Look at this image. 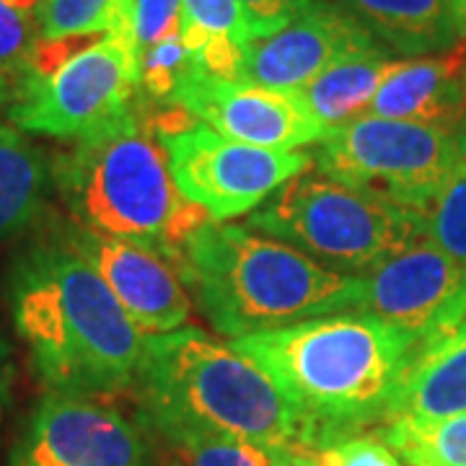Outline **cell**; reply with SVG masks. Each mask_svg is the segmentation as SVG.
<instances>
[{
	"instance_id": "836d02e7",
	"label": "cell",
	"mask_w": 466,
	"mask_h": 466,
	"mask_svg": "<svg viewBox=\"0 0 466 466\" xmlns=\"http://www.w3.org/2000/svg\"><path fill=\"white\" fill-rule=\"evenodd\" d=\"M11 3H16L21 11H26V14H32L36 18V11H39V3L42 0H11Z\"/></svg>"
},
{
	"instance_id": "603a6c76",
	"label": "cell",
	"mask_w": 466,
	"mask_h": 466,
	"mask_svg": "<svg viewBox=\"0 0 466 466\" xmlns=\"http://www.w3.org/2000/svg\"><path fill=\"white\" fill-rule=\"evenodd\" d=\"M179 36L195 55L216 45L247 47L251 39L238 0H182Z\"/></svg>"
},
{
	"instance_id": "6da1fadb",
	"label": "cell",
	"mask_w": 466,
	"mask_h": 466,
	"mask_svg": "<svg viewBox=\"0 0 466 466\" xmlns=\"http://www.w3.org/2000/svg\"><path fill=\"white\" fill-rule=\"evenodd\" d=\"M5 296L50 391L99 397L133 389L146 334L60 231L11 262Z\"/></svg>"
},
{
	"instance_id": "83f0119b",
	"label": "cell",
	"mask_w": 466,
	"mask_h": 466,
	"mask_svg": "<svg viewBox=\"0 0 466 466\" xmlns=\"http://www.w3.org/2000/svg\"><path fill=\"white\" fill-rule=\"evenodd\" d=\"M319 466H404L379 435H350L317 451Z\"/></svg>"
},
{
	"instance_id": "5bb4252c",
	"label": "cell",
	"mask_w": 466,
	"mask_h": 466,
	"mask_svg": "<svg viewBox=\"0 0 466 466\" xmlns=\"http://www.w3.org/2000/svg\"><path fill=\"white\" fill-rule=\"evenodd\" d=\"M370 45L376 39L334 0H306L278 32L247 42L238 81L299 91L345 55Z\"/></svg>"
},
{
	"instance_id": "3957f363",
	"label": "cell",
	"mask_w": 466,
	"mask_h": 466,
	"mask_svg": "<svg viewBox=\"0 0 466 466\" xmlns=\"http://www.w3.org/2000/svg\"><path fill=\"white\" fill-rule=\"evenodd\" d=\"M50 164L52 187L73 223L133 241L171 265H182L189 238L213 220L179 192L143 104L99 133L73 140Z\"/></svg>"
},
{
	"instance_id": "7402d4cb",
	"label": "cell",
	"mask_w": 466,
	"mask_h": 466,
	"mask_svg": "<svg viewBox=\"0 0 466 466\" xmlns=\"http://www.w3.org/2000/svg\"><path fill=\"white\" fill-rule=\"evenodd\" d=\"M459 150L425 210V236L466 267V116L456 127Z\"/></svg>"
},
{
	"instance_id": "484cf974",
	"label": "cell",
	"mask_w": 466,
	"mask_h": 466,
	"mask_svg": "<svg viewBox=\"0 0 466 466\" xmlns=\"http://www.w3.org/2000/svg\"><path fill=\"white\" fill-rule=\"evenodd\" d=\"M119 0H42L36 26L42 39L115 32Z\"/></svg>"
},
{
	"instance_id": "e0dca14e",
	"label": "cell",
	"mask_w": 466,
	"mask_h": 466,
	"mask_svg": "<svg viewBox=\"0 0 466 466\" xmlns=\"http://www.w3.org/2000/svg\"><path fill=\"white\" fill-rule=\"evenodd\" d=\"M376 42L400 55H438L461 42L451 0H334Z\"/></svg>"
},
{
	"instance_id": "f1b7e54d",
	"label": "cell",
	"mask_w": 466,
	"mask_h": 466,
	"mask_svg": "<svg viewBox=\"0 0 466 466\" xmlns=\"http://www.w3.org/2000/svg\"><path fill=\"white\" fill-rule=\"evenodd\" d=\"M238 3H241V11L247 16V26L254 39V36L278 32L306 0H238Z\"/></svg>"
},
{
	"instance_id": "9a60e30c",
	"label": "cell",
	"mask_w": 466,
	"mask_h": 466,
	"mask_svg": "<svg viewBox=\"0 0 466 466\" xmlns=\"http://www.w3.org/2000/svg\"><path fill=\"white\" fill-rule=\"evenodd\" d=\"M368 115L456 130L466 116V39L431 57L401 60Z\"/></svg>"
},
{
	"instance_id": "277c9868",
	"label": "cell",
	"mask_w": 466,
	"mask_h": 466,
	"mask_svg": "<svg viewBox=\"0 0 466 466\" xmlns=\"http://www.w3.org/2000/svg\"><path fill=\"white\" fill-rule=\"evenodd\" d=\"M202 314L233 339L309 319L366 311L363 275L319 265L249 226L205 223L179 265Z\"/></svg>"
},
{
	"instance_id": "8fae6325",
	"label": "cell",
	"mask_w": 466,
	"mask_h": 466,
	"mask_svg": "<svg viewBox=\"0 0 466 466\" xmlns=\"http://www.w3.org/2000/svg\"><path fill=\"white\" fill-rule=\"evenodd\" d=\"M366 311L417 342L466 321V267L425 236L363 275Z\"/></svg>"
},
{
	"instance_id": "1f68e13d",
	"label": "cell",
	"mask_w": 466,
	"mask_h": 466,
	"mask_svg": "<svg viewBox=\"0 0 466 466\" xmlns=\"http://www.w3.org/2000/svg\"><path fill=\"white\" fill-rule=\"evenodd\" d=\"M451 11H453V21H456L459 36L466 39V0H451Z\"/></svg>"
},
{
	"instance_id": "44dd1931",
	"label": "cell",
	"mask_w": 466,
	"mask_h": 466,
	"mask_svg": "<svg viewBox=\"0 0 466 466\" xmlns=\"http://www.w3.org/2000/svg\"><path fill=\"white\" fill-rule=\"evenodd\" d=\"M161 441L164 466H275L272 453L233 435L192 428H150Z\"/></svg>"
},
{
	"instance_id": "4316f807",
	"label": "cell",
	"mask_w": 466,
	"mask_h": 466,
	"mask_svg": "<svg viewBox=\"0 0 466 466\" xmlns=\"http://www.w3.org/2000/svg\"><path fill=\"white\" fill-rule=\"evenodd\" d=\"M36 39V18L21 11L16 3L0 0V76L8 78L16 91L26 78Z\"/></svg>"
},
{
	"instance_id": "ba28073f",
	"label": "cell",
	"mask_w": 466,
	"mask_h": 466,
	"mask_svg": "<svg viewBox=\"0 0 466 466\" xmlns=\"http://www.w3.org/2000/svg\"><path fill=\"white\" fill-rule=\"evenodd\" d=\"M137 104V55L125 39L106 34L52 76L21 86L8 119L21 133L73 143L119 122Z\"/></svg>"
},
{
	"instance_id": "d6986e66",
	"label": "cell",
	"mask_w": 466,
	"mask_h": 466,
	"mask_svg": "<svg viewBox=\"0 0 466 466\" xmlns=\"http://www.w3.org/2000/svg\"><path fill=\"white\" fill-rule=\"evenodd\" d=\"M52 164L14 125H0V241L26 231L47 205Z\"/></svg>"
},
{
	"instance_id": "cb8c5ba5",
	"label": "cell",
	"mask_w": 466,
	"mask_h": 466,
	"mask_svg": "<svg viewBox=\"0 0 466 466\" xmlns=\"http://www.w3.org/2000/svg\"><path fill=\"white\" fill-rule=\"evenodd\" d=\"M198 70L195 52L184 45L182 36H171L137 55L140 96L150 104H171L184 81Z\"/></svg>"
},
{
	"instance_id": "5b68a950",
	"label": "cell",
	"mask_w": 466,
	"mask_h": 466,
	"mask_svg": "<svg viewBox=\"0 0 466 466\" xmlns=\"http://www.w3.org/2000/svg\"><path fill=\"white\" fill-rule=\"evenodd\" d=\"M135 389L148 428L233 435L272 456L306 446L299 412L267 370L198 329L148 334Z\"/></svg>"
},
{
	"instance_id": "9c48e42d",
	"label": "cell",
	"mask_w": 466,
	"mask_h": 466,
	"mask_svg": "<svg viewBox=\"0 0 466 466\" xmlns=\"http://www.w3.org/2000/svg\"><path fill=\"white\" fill-rule=\"evenodd\" d=\"M158 137L179 192L220 223L254 213L283 184L314 167L309 153L238 143L200 119Z\"/></svg>"
},
{
	"instance_id": "52a82bcc",
	"label": "cell",
	"mask_w": 466,
	"mask_h": 466,
	"mask_svg": "<svg viewBox=\"0 0 466 466\" xmlns=\"http://www.w3.org/2000/svg\"><path fill=\"white\" fill-rule=\"evenodd\" d=\"M456 150V130L363 115L319 140L314 168L425 213Z\"/></svg>"
},
{
	"instance_id": "d6a6232c",
	"label": "cell",
	"mask_w": 466,
	"mask_h": 466,
	"mask_svg": "<svg viewBox=\"0 0 466 466\" xmlns=\"http://www.w3.org/2000/svg\"><path fill=\"white\" fill-rule=\"evenodd\" d=\"M14 99H16V88H14V84H11L8 78L0 76V109H3V106H11Z\"/></svg>"
},
{
	"instance_id": "8992f818",
	"label": "cell",
	"mask_w": 466,
	"mask_h": 466,
	"mask_svg": "<svg viewBox=\"0 0 466 466\" xmlns=\"http://www.w3.org/2000/svg\"><path fill=\"white\" fill-rule=\"evenodd\" d=\"M249 228L329 269L366 275L425 238V213L381 192L303 171L251 213Z\"/></svg>"
},
{
	"instance_id": "2e32d148",
	"label": "cell",
	"mask_w": 466,
	"mask_h": 466,
	"mask_svg": "<svg viewBox=\"0 0 466 466\" xmlns=\"http://www.w3.org/2000/svg\"><path fill=\"white\" fill-rule=\"evenodd\" d=\"M459 415H466V321L417 342L391 410L420 422Z\"/></svg>"
},
{
	"instance_id": "f546056e",
	"label": "cell",
	"mask_w": 466,
	"mask_h": 466,
	"mask_svg": "<svg viewBox=\"0 0 466 466\" xmlns=\"http://www.w3.org/2000/svg\"><path fill=\"white\" fill-rule=\"evenodd\" d=\"M11 383H14V360H11V345L0 332V425L5 420L8 404H11Z\"/></svg>"
},
{
	"instance_id": "30bf717a",
	"label": "cell",
	"mask_w": 466,
	"mask_h": 466,
	"mask_svg": "<svg viewBox=\"0 0 466 466\" xmlns=\"http://www.w3.org/2000/svg\"><path fill=\"white\" fill-rule=\"evenodd\" d=\"M140 431L96 397L50 391L14 451V466H143Z\"/></svg>"
},
{
	"instance_id": "7c38bea8",
	"label": "cell",
	"mask_w": 466,
	"mask_h": 466,
	"mask_svg": "<svg viewBox=\"0 0 466 466\" xmlns=\"http://www.w3.org/2000/svg\"><path fill=\"white\" fill-rule=\"evenodd\" d=\"M171 104L187 109L216 133L259 148L296 150L327 135L306 112L296 91L223 81L200 67L184 81Z\"/></svg>"
},
{
	"instance_id": "ac0fdd59",
	"label": "cell",
	"mask_w": 466,
	"mask_h": 466,
	"mask_svg": "<svg viewBox=\"0 0 466 466\" xmlns=\"http://www.w3.org/2000/svg\"><path fill=\"white\" fill-rule=\"evenodd\" d=\"M400 66L401 60H394L391 50L376 42L370 47L345 55L296 94L306 112L329 133L334 127L368 115L383 81Z\"/></svg>"
},
{
	"instance_id": "7a4b0ae2",
	"label": "cell",
	"mask_w": 466,
	"mask_h": 466,
	"mask_svg": "<svg viewBox=\"0 0 466 466\" xmlns=\"http://www.w3.org/2000/svg\"><path fill=\"white\" fill-rule=\"evenodd\" d=\"M415 345V337L368 311L233 339L293 404L314 451L391 417Z\"/></svg>"
},
{
	"instance_id": "ffe728a7",
	"label": "cell",
	"mask_w": 466,
	"mask_h": 466,
	"mask_svg": "<svg viewBox=\"0 0 466 466\" xmlns=\"http://www.w3.org/2000/svg\"><path fill=\"white\" fill-rule=\"evenodd\" d=\"M404 466H466V415L420 422L391 417L379 428Z\"/></svg>"
},
{
	"instance_id": "d4e9b609",
	"label": "cell",
	"mask_w": 466,
	"mask_h": 466,
	"mask_svg": "<svg viewBox=\"0 0 466 466\" xmlns=\"http://www.w3.org/2000/svg\"><path fill=\"white\" fill-rule=\"evenodd\" d=\"M115 36L135 55L182 34V0H119Z\"/></svg>"
},
{
	"instance_id": "4dcf8cb0",
	"label": "cell",
	"mask_w": 466,
	"mask_h": 466,
	"mask_svg": "<svg viewBox=\"0 0 466 466\" xmlns=\"http://www.w3.org/2000/svg\"><path fill=\"white\" fill-rule=\"evenodd\" d=\"M272 461L275 466H319V456L314 449L299 446V449H288L272 456Z\"/></svg>"
},
{
	"instance_id": "4fadbf2b",
	"label": "cell",
	"mask_w": 466,
	"mask_h": 466,
	"mask_svg": "<svg viewBox=\"0 0 466 466\" xmlns=\"http://www.w3.org/2000/svg\"><path fill=\"white\" fill-rule=\"evenodd\" d=\"M73 249L99 272L125 314L146 334L182 329L192 317V299L179 267L133 241L91 231L78 223L60 228Z\"/></svg>"
}]
</instances>
